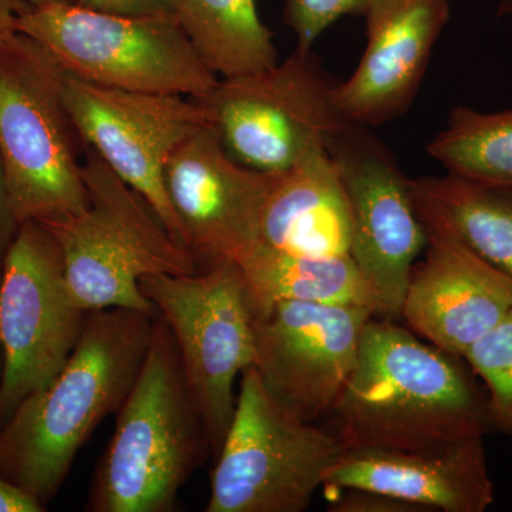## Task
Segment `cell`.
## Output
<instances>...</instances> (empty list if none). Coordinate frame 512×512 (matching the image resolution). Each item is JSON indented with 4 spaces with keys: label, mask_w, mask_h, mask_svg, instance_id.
Segmentation results:
<instances>
[{
    "label": "cell",
    "mask_w": 512,
    "mask_h": 512,
    "mask_svg": "<svg viewBox=\"0 0 512 512\" xmlns=\"http://www.w3.org/2000/svg\"><path fill=\"white\" fill-rule=\"evenodd\" d=\"M376 318L329 414L342 448L436 451L493 431L487 394L464 357Z\"/></svg>",
    "instance_id": "1"
},
{
    "label": "cell",
    "mask_w": 512,
    "mask_h": 512,
    "mask_svg": "<svg viewBox=\"0 0 512 512\" xmlns=\"http://www.w3.org/2000/svg\"><path fill=\"white\" fill-rule=\"evenodd\" d=\"M156 315L110 308L87 313L82 336L45 389L0 427V474L47 508L77 454L119 412L153 338Z\"/></svg>",
    "instance_id": "2"
},
{
    "label": "cell",
    "mask_w": 512,
    "mask_h": 512,
    "mask_svg": "<svg viewBox=\"0 0 512 512\" xmlns=\"http://www.w3.org/2000/svg\"><path fill=\"white\" fill-rule=\"evenodd\" d=\"M214 457L210 431L160 315L136 383L116 413L84 510L173 512L181 488Z\"/></svg>",
    "instance_id": "3"
},
{
    "label": "cell",
    "mask_w": 512,
    "mask_h": 512,
    "mask_svg": "<svg viewBox=\"0 0 512 512\" xmlns=\"http://www.w3.org/2000/svg\"><path fill=\"white\" fill-rule=\"evenodd\" d=\"M66 76L32 37L0 40V158L19 225L70 217L89 202L87 147L67 107Z\"/></svg>",
    "instance_id": "4"
},
{
    "label": "cell",
    "mask_w": 512,
    "mask_h": 512,
    "mask_svg": "<svg viewBox=\"0 0 512 512\" xmlns=\"http://www.w3.org/2000/svg\"><path fill=\"white\" fill-rule=\"evenodd\" d=\"M83 177L87 207L42 222L62 249L74 301L86 312L126 308L157 315L140 291V279L198 274L197 259L171 237L150 204L89 147Z\"/></svg>",
    "instance_id": "5"
},
{
    "label": "cell",
    "mask_w": 512,
    "mask_h": 512,
    "mask_svg": "<svg viewBox=\"0 0 512 512\" xmlns=\"http://www.w3.org/2000/svg\"><path fill=\"white\" fill-rule=\"evenodd\" d=\"M16 29L45 47L64 72L99 86L201 99L220 80L171 10L120 15L50 3L26 10Z\"/></svg>",
    "instance_id": "6"
},
{
    "label": "cell",
    "mask_w": 512,
    "mask_h": 512,
    "mask_svg": "<svg viewBox=\"0 0 512 512\" xmlns=\"http://www.w3.org/2000/svg\"><path fill=\"white\" fill-rule=\"evenodd\" d=\"M340 451L335 434L285 413L248 367L214 457L205 512L306 511Z\"/></svg>",
    "instance_id": "7"
},
{
    "label": "cell",
    "mask_w": 512,
    "mask_h": 512,
    "mask_svg": "<svg viewBox=\"0 0 512 512\" xmlns=\"http://www.w3.org/2000/svg\"><path fill=\"white\" fill-rule=\"evenodd\" d=\"M332 83L311 50H298L268 69L218 80L197 100L239 163L284 173L309 154L328 150L346 121Z\"/></svg>",
    "instance_id": "8"
},
{
    "label": "cell",
    "mask_w": 512,
    "mask_h": 512,
    "mask_svg": "<svg viewBox=\"0 0 512 512\" xmlns=\"http://www.w3.org/2000/svg\"><path fill=\"white\" fill-rule=\"evenodd\" d=\"M140 291L173 333L214 457L234 417L238 376L255 366L254 313L234 261L192 275H148Z\"/></svg>",
    "instance_id": "9"
},
{
    "label": "cell",
    "mask_w": 512,
    "mask_h": 512,
    "mask_svg": "<svg viewBox=\"0 0 512 512\" xmlns=\"http://www.w3.org/2000/svg\"><path fill=\"white\" fill-rule=\"evenodd\" d=\"M87 313L70 292L55 235L39 221L20 224L0 268L2 426L63 369Z\"/></svg>",
    "instance_id": "10"
},
{
    "label": "cell",
    "mask_w": 512,
    "mask_h": 512,
    "mask_svg": "<svg viewBox=\"0 0 512 512\" xmlns=\"http://www.w3.org/2000/svg\"><path fill=\"white\" fill-rule=\"evenodd\" d=\"M350 211V256L373 289L384 319L402 318L407 284L427 247L410 178L367 127L346 123L328 146Z\"/></svg>",
    "instance_id": "11"
},
{
    "label": "cell",
    "mask_w": 512,
    "mask_h": 512,
    "mask_svg": "<svg viewBox=\"0 0 512 512\" xmlns=\"http://www.w3.org/2000/svg\"><path fill=\"white\" fill-rule=\"evenodd\" d=\"M64 96L86 147L150 204L184 247L165 190V165L185 138L210 123L204 107L190 97L111 89L70 74Z\"/></svg>",
    "instance_id": "12"
},
{
    "label": "cell",
    "mask_w": 512,
    "mask_h": 512,
    "mask_svg": "<svg viewBox=\"0 0 512 512\" xmlns=\"http://www.w3.org/2000/svg\"><path fill=\"white\" fill-rule=\"evenodd\" d=\"M376 313L360 306L279 302L254 316L255 369L266 393L303 423L329 416Z\"/></svg>",
    "instance_id": "13"
},
{
    "label": "cell",
    "mask_w": 512,
    "mask_h": 512,
    "mask_svg": "<svg viewBox=\"0 0 512 512\" xmlns=\"http://www.w3.org/2000/svg\"><path fill=\"white\" fill-rule=\"evenodd\" d=\"M278 174L235 160L211 123L175 148L165 165V190L184 247L201 271L235 262L258 244L262 214Z\"/></svg>",
    "instance_id": "14"
},
{
    "label": "cell",
    "mask_w": 512,
    "mask_h": 512,
    "mask_svg": "<svg viewBox=\"0 0 512 512\" xmlns=\"http://www.w3.org/2000/svg\"><path fill=\"white\" fill-rule=\"evenodd\" d=\"M367 45L348 80L336 84L340 117L380 126L412 106L434 45L450 18L448 0H373L365 13Z\"/></svg>",
    "instance_id": "15"
},
{
    "label": "cell",
    "mask_w": 512,
    "mask_h": 512,
    "mask_svg": "<svg viewBox=\"0 0 512 512\" xmlns=\"http://www.w3.org/2000/svg\"><path fill=\"white\" fill-rule=\"evenodd\" d=\"M426 232V258L413 266L402 318L421 339L464 357L511 311L512 281L457 239Z\"/></svg>",
    "instance_id": "16"
},
{
    "label": "cell",
    "mask_w": 512,
    "mask_h": 512,
    "mask_svg": "<svg viewBox=\"0 0 512 512\" xmlns=\"http://www.w3.org/2000/svg\"><path fill=\"white\" fill-rule=\"evenodd\" d=\"M325 485L377 491L427 512H484L494 504L481 436L436 451L342 448L326 473Z\"/></svg>",
    "instance_id": "17"
},
{
    "label": "cell",
    "mask_w": 512,
    "mask_h": 512,
    "mask_svg": "<svg viewBox=\"0 0 512 512\" xmlns=\"http://www.w3.org/2000/svg\"><path fill=\"white\" fill-rule=\"evenodd\" d=\"M259 244L296 255H350L348 198L328 150L278 174L262 214Z\"/></svg>",
    "instance_id": "18"
},
{
    "label": "cell",
    "mask_w": 512,
    "mask_h": 512,
    "mask_svg": "<svg viewBox=\"0 0 512 512\" xmlns=\"http://www.w3.org/2000/svg\"><path fill=\"white\" fill-rule=\"evenodd\" d=\"M235 264L254 316L279 302L360 306L380 316L377 296L350 255H296L258 242Z\"/></svg>",
    "instance_id": "19"
},
{
    "label": "cell",
    "mask_w": 512,
    "mask_h": 512,
    "mask_svg": "<svg viewBox=\"0 0 512 512\" xmlns=\"http://www.w3.org/2000/svg\"><path fill=\"white\" fill-rule=\"evenodd\" d=\"M410 187L426 231L457 239L512 281V188L453 174L414 178Z\"/></svg>",
    "instance_id": "20"
},
{
    "label": "cell",
    "mask_w": 512,
    "mask_h": 512,
    "mask_svg": "<svg viewBox=\"0 0 512 512\" xmlns=\"http://www.w3.org/2000/svg\"><path fill=\"white\" fill-rule=\"evenodd\" d=\"M171 10L205 64L222 79L278 63L271 32L255 0H170Z\"/></svg>",
    "instance_id": "21"
},
{
    "label": "cell",
    "mask_w": 512,
    "mask_h": 512,
    "mask_svg": "<svg viewBox=\"0 0 512 512\" xmlns=\"http://www.w3.org/2000/svg\"><path fill=\"white\" fill-rule=\"evenodd\" d=\"M427 153L448 174L491 187L512 188V110L481 113L460 106Z\"/></svg>",
    "instance_id": "22"
},
{
    "label": "cell",
    "mask_w": 512,
    "mask_h": 512,
    "mask_svg": "<svg viewBox=\"0 0 512 512\" xmlns=\"http://www.w3.org/2000/svg\"><path fill=\"white\" fill-rule=\"evenodd\" d=\"M464 360L487 387L491 429L512 436V308Z\"/></svg>",
    "instance_id": "23"
},
{
    "label": "cell",
    "mask_w": 512,
    "mask_h": 512,
    "mask_svg": "<svg viewBox=\"0 0 512 512\" xmlns=\"http://www.w3.org/2000/svg\"><path fill=\"white\" fill-rule=\"evenodd\" d=\"M373 0H286L284 19L295 33L296 49L311 50L316 39L336 20L365 15Z\"/></svg>",
    "instance_id": "24"
},
{
    "label": "cell",
    "mask_w": 512,
    "mask_h": 512,
    "mask_svg": "<svg viewBox=\"0 0 512 512\" xmlns=\"http://www.w3.org/2000/svg\"><path fill=\"white\" fill-rule=\"evenodd\" d=\"M343 491L345 494L329 505L330 512H427L419 505L377 491L360 488Z\"/></svg>",
    "instance_id": "25"
},
{
    "label": "cell",
    "mask_w": 512,
    "mask_h": 512,
    "mask_svg": "<svg viewBox=\"0 0 512 512\" xmlns=\"http://www.w3.org/2000/svg\"><path fill=\"white\" fill-rule=\"evenodd\" d=\"M76 3L84 8L120 15H146L171 10L170 0H76Z\"/></svg>",
    "instance_id": "26"
},
{
    "label": "cell",
    "mask_w": 512,
    "mask_h": 512,
    "mask_svg": "<svg viewBox=\"0 0 512 512\" xmlns=\"http://www.w3.org/2000/svg\"><path fill=\"white\" fill-rule=\"evenodd\" d=\"M43 511H46V507L0 474V512Z\"/></svg>",
    "instance_id": "27"
},
{
    "label": "cell",
    "mask_w": 512,
    "mask_h": 512,
    "mask_svg": "<svg viewBox=\"0 0 512 512\" xmlns=\"http://www.w3.org/2000/svg\"><path fill=\"white\" fill-rule=\"evenodd\" d=\"M19 224L10 210L8 190H6L5 173L0 158V264L18 232Z\"/></svg>",
    "instance_id": "28"
},
{
    "label": "cell",
    "mask_w": 512,
    "mask_h": 512,
    "mask_svg": "<svg viewBox=\"0 0 512 512\" xmlns=\"http://www.w3.org/2000/svg\"><path fill=\"white\" fill-rule=\"evenodd\" d=\"M29 9L25 0H0V40L18 32V20Z\"/></svg>",
    "instance_id": "29"
},
{
    "label": "cell",
    "mask_w": 512,
    "mask_h": 512,
    "mask_svg": "<svg viewBox=\"0 0 512 512\" xmlns=\"http://www.w3.org/2000/svg\"><path fill=\"white\" fill-rule=\"evenodd\" d=\"M30 8H39V6L50 5V3L76 2V0H25Z\"/></svg>",
    "instance_id": "30"
},
{
    "label": "cell",
    "mask_w": 512,
    "mask_h": 512,
    "mask_svg": "<svg viewBox=\"0 0 512 512\" xmlns=\"http://www.w3.org/2000/svg\"><path fill=\"white\" fill-rule=\"evenodd\" d=\"M512 12V0H501L500 2V10H498V13L500 15H507V13Z\"/></svg>",
    "instance_id": "31"
},
{
    "label": "cell",
    "mask_w": 512,
    "mask_h": 512,
    "mask_svg": "<svg viewBox=\"0 0 512 512\" xmlns=\"http://www.w3.org/2000/svg\"><path fill=\"white\" fill-rule=\"evenodd\" d=\"M0 268H2V264H0ZM2 370H3V356H2V348H0V382H2ZM0 427H2V423H0Z\"/></svg>",
    "instance_id": "32"
}]
</instances>
